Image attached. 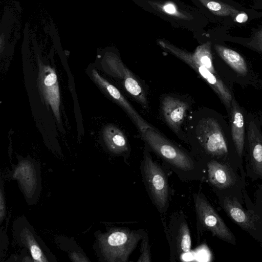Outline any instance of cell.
I'll return each instance as SVG.
<instances>
[{"label": "cell", "mask_w": 262, "mask_h": 262, "mask_svg": "<svg viewBox=\"0 0 262 262\" xmlns=\"http://www.w3.org/2000/svg\"><path fill=\"white\" fill-rule=\"evenodd\" d=\"M157 42L164 49L193 69L217 94L226 107H230L232 101V95L227 87L216 73H212L202 65L196 62L192 57L191 53L180 49L167 40L158 39Z\"/></svg>", "instance_id": "5b68a950"}, {"label": "cell", "mask_w": 262, "mask_h": 262, "mask_svg": "<svg viewBox=\"0 0 262 262\" xmlns=\"http://www.w3.org/2000/svg\"><path fill=\"white\" fill-rule=\"evenodd\" d=\"M103 137L108 148L116 154H124L129 151L127 140L123 132L113 125L105 126Z\"/></svg>", "instance_id": "9a60e30c"}, {"label": "cell", "mask_w": 262, "mask_h": 262, "mask_svg": "<svg viewBox=\"0 0 262 262\" xmlns=\"http://www.w3.org/2000/svg\"><path fill=\"white\" fill-rule=\"evenodd\" d=\"M250 45L262 52V28L255 34L250 42Z\"/></svg>", "instance_id": "7402d4cb"}, {"label": "cell", "mask_w": 262, "mask_h": 262, "mask_svg": "<svg viewBox=\"0 0 262 262\" xmlns=\"http://www.w3.org/2000/svg\"><path fill=\"white\" fill-rule=\"evenodd\" d=\"M38 84L42 96L60 121V92L55 71L49 66L39 63Z\"/></svg>", "instance_id": "9c48e42d"}, {"label": "cell", "mask_w": 262, "mask_h": 262, "mask_svg": "<svg viewBox=\"0 0 262 262\" xmlns=\"http://www.w3.org/2000/svg\"><path fill=\"white\" fill-rule=\"evenodd\" d=\"M198 236L207 230L219 238L235 244V238L230 230L202 192L193 194Z\"/></svg>", "instance_id": "3957f363"}, {"label": "cell", "mask_w": 262, "mask_h": 262, "mask_svg": "<svg viewBox=\"0 0 262 262\" xmlns=\"http://www.w3.org/2000/svg\"><path fill=\"white\" fill-rule=\"evenodd\" d=\"M198 138L206 154L220 158L228 152L227 141L219 124L214 119H203L197 128Z\"/></svg>", "instance_id": "52a82bcc"}, {"label": "cell", "mask_w": 262, "mask_h": 262, "mask_svg": "<svg viewBox=\"0 0 262 262\" xmlns=\"http://www.w3.org/2000/svg\"><path fill=\"white\" fill-rule=\"evenodd\" d=\"M170 248V261L181 260L189 252L191 247L190 229L183 211L173 212L170 216L168 225L162 221Z\"/></svg>", "instance_id": "277c9868"}, {"label": "cell", "mask_w": 262, "mask_h": 262, "mask_svg": "<svg viewBox=\"0 0 262 262\" xmlns=\"http://www.w3.org/2000/svg\"><path fill=\"white\" fill-rule=\"evenodd\" d=\"M31 255L33 259L37 261H44L41 251L39 248L36 245H32L30 248Z\"/></svg>", "instance_id": "603a6c76"}, {"label": "cell", "mask_w": 262, "mask_h": 262, "mask_svg": "<svg viewBox=\"0 0 262 262\" xmlns=\"http://www.w3.org/2000/svg\"><path fill=\"white\" fill-rule=\"evenodd\" d=\"M188 104L184 101L172 97H164L162 102V111L167 124L177 133L186 116Z\"/></svg>", "instance_id": "8fae6325"}, {"label": "cell", "mask_w": 262, "mask_h": 262, "mask_svg": "<svg viewBox=\"0 0 262 262\" xmlns=\"http://www.w3.org/2000/svg\"><path fill=\"white\" fill-rule=\"evenodd\" d=\"M248 15L244 12H241L236 17L234 21L238 23H244L247 20Z\"/></svg>", "instance_id": "cb8c5ba5"}, {"label": "cell", "mask_w": 262, "mask_h": 262, "mask_svg": "<svg viewBox=\"0 0 262 262\" xmlns=\"http://www.w3.org/2000/svg\"><path fill=\"white\" fill-rule=\"evenodd\" d=\"M149 4L155 10L170 16L184 20L192 18V16L180 10L171 2H149Z\"/></svg>", "instance_id": "ffe728a7"}, {"label": "cell", "mask_w": 262, "mask_h": 262, "mask_svg": "<svg viewBox=\"0 0 262 262\" xmlns=\"http://www.w3.org/2000/svg\"><path fill=\"white\" fill-rule=\"evenodd\" d=\"M141 132L149 147L181 181L203 179L205 166L202 162L170 142L152 126Z\"/></svg>", "instance_id": "6da1fadb"}, {"label": "cell", "mask_w": 262, "mask_h": 262, "mask_svg": "<svg viewBox=\"0 0 262 262\" xmlns=\"http://www.w3.org/2000/svg\"><path fill=\"white\" fill-rule=\"evenodd\" d=\"M138 262H151L150 246L147 233L144 232L141 239L140 245V254Z\"/></svg>", "instance_id": "44dd1931"}, {"label": "cell", "mask_w": 262, "mask_h": 262, "mask_svg": "<svg viewBox=\"0 0 262 262\" xmlns=\"http://www.w3.org/2000/svg\"><path fill=\"white\" fill-rule=\"evenodd\" d=\"M232 138L237 153L242 157L245 144V124L244 117L236 106H233L231 118Z\"/></svg>", "instance_id": "2e32d148"}, {"label": "cell", "mask_w": 262, "mask_h": 262, "mask_svg": "<svg viewBox=\"0 0 262 262\" xmlns=\"http://www.w3.org/2000/svg\"><path fill=\"white\" fill-rule=\"evenodd\" d=\"M106 60L111 73L121 80L126 92L143 107H146L147 101L144 91L134 74L117 56L110 55Z\"/></svg>", "instance_id": "ba28073f"}, {"label": "cell", "mask_w": 262, "mask_h": 262, "mask_svg": "<svg viewBox=\"0 0 262 262\" xmlns=\"http://www.w3.org/2000/svg\"><path fill=\"white\" fill-rule=\"evenodd\" d=\"M207 178L210 183L215 188L223 189L231 187L235 182V178L229 167L215 160L206 163Z\"/></svg>", "instance_id": "7c38bea8"}, {"label": "cell", "mask_w": 262, "mask_h": 262, "mask_svg": "<svg viewBox=\"0 0 262 262\" xmlns=\"http://www.w3.org/2000/svg\"><path fill=\"white\" fill-rule=\"evenodd\" d=\"M191 55L196 62L202 65L212 73H216L213 64L211 42L208 41L198 46L195 51L191 53Z\"/></svg>", "instance_id": "d6986e66"}, {"label": "cell", "mask_w": 262, "mask_h": 262, "mask_svg": "<svg viewBox=\"0 0 262 262\" xmlns=\"http://www.w3.org/2000/svg\"><path fill=\"white\" fill-rule=\"evenodd\" d=\"M145 230L119 228L110 232L105 239L107 256L110 260L126 262L141 241Z\"/></svg>", "instance_id": "8992f818"}, {"label": "cell", "mask_w": 262, "mask_h": 262, "mask_svg": "<svg viewBox=\"0 0 262 262\" xmlns=\"http://www.w3.org/2000/svg\"><path fill=\"white\" fill-rule=\"evenodd\" d=\"M214 49L218 55L235 72L242 75L247 74V63L238 52L219 44L214 45Z\"/></svg>", "instance_id": "e0dca14e"}, {"label": "cell", "mask_w": 262, "mask_h": 262, "mask_svg": "<svg viewBox=\"0 0 262 262\" xmlns=\"http://www.w3.org/2000/svg\"><path fill=\"white\" fill-rule=\"evenodd\" d=\"M254 126L249 127L248 154L250 166L254 173L262 179V139L256 134Z\"/></svg>", "instance_id": "5bb4252c"}, {"label": "cell", "mask_w": 262, "mask_h": 262, "mask_svg": "<svg viewBox=\"0 0 262 262\" xmlns=\"http://www.w3.org/2000/svg\"><path fill=\"white\" fill-rule=\"evenodd\" d=\"M140 168L143 182L151 201L160 214H164L169 206L170 196L166 173L152 159L147 150L144 151Z\"/></svg>", "instance_id": "7a4b0ae2"}, {"label": "cell", "mask_w": 262, "mask_h": 262, "mask_svg": "<svg viewBox=\"0 0 262 262\" xmlns=\"http://www.w3.org/2000/svg\"><path fill=\"white\" fill-rule=\"evenodd\" d=\"M204 7L216 15L230 16L235 20L241 13L235 8L216 0H198Z\"/></svg>", "instance_id": "ac0fdd59"}, {"label": "cell", "mask_w": 262, "mask_h": 262, "mask_svg": "<svg viewBox=\"0 0 262 262\" xmlns=\"http://www.w3.org/2000/svg\"><path fill=\"white\" fill-rule=\"evenodd\" d=\"M222 205L230 218L243 229L247 231L256 229L255 219L242 207L235 199L224 198Z\"/></svg>", "instance_id": "4fadbf2b"}, {"label": "cell", "mask_w": 262, "mask_h": 262, "mask_svg": "<svg viewBox=\"0 0 262 262\" xmlns=\"http://www.w3.org/2000/svg\"><path fill=\"white\" fill-rule=\"evenodd\" d=\"M92 74L96 82L125 111L140 131L151 126L142 118L117 88L102 77L95 70H92Z\"/></svg>", "instance_id": "30bf717a"}]
</instances>
